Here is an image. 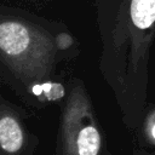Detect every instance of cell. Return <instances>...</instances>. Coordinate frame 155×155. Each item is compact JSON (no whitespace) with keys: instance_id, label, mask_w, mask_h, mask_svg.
Listing matches in <instances>:
<instances>
[{"instance_id":"cell-1","label":"cell","mask_w":155,"mask_h":155,"mask_svg":"<svg viewBox=\"0 0 155 155\" xmlns=\"http://www.w3.org/2000/svg\"><path fill=\"white\" fill-rule=\"evenodd\" d=\"M79 54L80 44L64 23L0 6V79L27 107L61 104L67 87L56 78Z\"/></svg>"},{"instance_id":"cell-2","label":"cell","mask_w":155,"mask_h":155,"mask_svg":"<svg viewBox=\"0 0 155 155\" xmlns=\"http://www.w3.org/2000/svg\"><path fill=\"white\" fill-rule=\"evenodd\" d=\"M98 70L124 126L140 127L148 109L149 62L155 42V0H96Z\"/></svg>"},{"instance_id":"cell-3","label":"cell","mask_w":155,"mask_h":155,"mask_svg":"<svg viewBox=\"0 0 155 155\" xmlns=\"http://www.w3.org/2000/svg\"><path fill=\"white\" fill-rule=\"evenodd\" d=\"M53 155H113L85 82L71 78L59 104Z\"/></svg>"},{"instance_id":"cell-4","label":"cell","mask_w":155,"mask_h":155,"mask_svg":"<svg viewBox=\"0 0 155 155\" xmlns=\"http://www.w3.org/2000/svg\"><path fill=\"white\" fill-rule=\"evenodd\" d=\"M39 143L27 111L0 96V155H34Z\"/></svg>"},{"instance_id":"cell-5","label":"cell","mask_w":155,"mask_h":155,"mask_svg":"<svg viewBox=\"0 0 155 155\" xmlns=\"http://www.w3.org/2000/svg\"><path fill=\"white\" fill-rule=\"evenodd\" d=\"M139 131L138 145L155 149V108L148 110L144 115Z\"/></svg>"},{"instance_id":"cell-6","label":"cell","mask_w":155,"mask_h":155,"mask_svg":"<svg viewBox=\"0 0 155 155\" xmlns=\"http://www.w3.org/2000/svg\"><path fill=\"white\" fill-rule=\"evenodd\" d=\"M132 155H155V149L142 147V145H134L132 148Z\"/></svg>"},{"instance_id":"cell-7","label":"cell","mask_w":155,"mask_h":155,"mask_svg":"<svg viewBox=\"0 0 155 155\" xmlns=\"http://www.w3.org/2000/svg\"><path fill=\"white\" fill-rule=\"evenodd\" d=\"M25 1H50V0H25Z\"/></svg>"}]
</instances>
